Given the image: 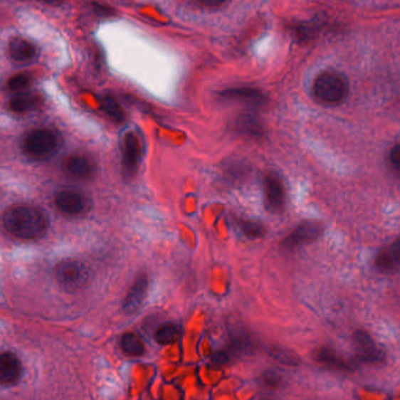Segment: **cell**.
Wrapping results in <instances>:
<instances>
[{
	"label": "cell",
	"instance_id": "obj_1",
	"mask_svg": "<svg viewBox=\"0 0 400 400\" xmlns=\"http://www.w3.org/2000/svg\"><path fill=\"white\" fill-rule=\"evenodd\" d=\"M5 230L18 239L36 240L45 236L48 221L45 214L36 207L14 206L4 214Z\"/></svg>",
	"mask_w": 400,
	"mask_h": 400
},
{
	"label": "cell",
	"instance_id": "obj_2",
	"mask_svg": "<svg viewBox=\"0 0 400 400\" xmlns=\"http://www.w3.org/2000/svg\"><path fill=\"white\" fill-rule=\"evenodd\" d=\"M312 93L315 99L321 103L337 105L348 95V81L340 73L327 70L316 78L312 85Z\"/></svg>",
	"mask_w": 400,
	"mask_h": 400
},
{
	"label": "cell",
	"instance_id": "obj_3",
	"mask_svg": "<svg viewBox=\"0 0 400 400\" xmlns=\"http://www.w3.org/2000/svg\"><path fill=\"white\" fill-rule=\"evenodd\" d=\"M61 147L59 135L50 129H36L26 135L23 148L28 157L46 161L58 154Z\"/></svg>",
	"mask_w": 400,
	"mask_h": 400
},
{
	"label": "cell",
	"instance_id": "obj_4",
	"mask_svg": "<svg viewBox=\"0 0 400 400\" xmlns=\"http://www.w3.org/2000/svg\"><path fill=\"white\" fill-rule=\"evenodd\" d=\"M56 278L67 292H78L88 283L89 270L81 261L65 260L56 266Z\"/></svg>",
	"mask_w": 400,
	"mask_h": 400
},
{
	"label": "cell",
	"instance_id": "obj_5",
	"mask_svg": "<svg viewBox=\"0 0 400 400\" xmlns=\"http://www.w3.org/2000/svg\"><path fill=\"white\" fill-rule=\"evenodd\" d=\"M142 145L137 135L128 132L123 140L122 148V172L127 181H130L137 174L141 163Z\"/></svg>",
	"mask_w": 400,
	"mask_h": 400
},
{
	"label": "cell",
	"instance_id": "obj_6",
	"mask_svg": "<svg viewBox=\"0 0 400 400\" xmlns=\"http://www.w3.org/2000/svg\"><path fill=\"white\" fill-rule=\"evenodd\" d=\"M354 348L356 357L365 364H381L385 359L384 351L378 347L374 338L362 330L354 334Z\"/></svg>",
	"mask_w": 400,
	"mask_h": 400
},
{
	"label": "cell",
	"instance_id": "obj_7",
	"mask_svg": "<svg viewBox=\"0 0 400 400\" xmlns=\"http://www.w3.org/2000/svg\"><path fill=\"white\" fill-rule=\"evenodd\" d=\"M285 187L283 181L275 174H268L265 178V200L267 210L279 214L285 207Z\"/></svg>",
	"mask_w": 400,
	"mask_h": 400
},
{
	"label": "cell",
	"instance_id": "obj_8",
	"mask_svg": "<svg viewBox=\"0 0 400 400\" xmlns=\"http://www.w3.org/2000/svg\"><path fill=\"white\" fill-rule=\"evenodd\" d=\"M56 205L61 212L68 216H78L87 209V200L75 191H61L56 196Z\"/></svg>",
	"mask_w": 400,
	"mask_h": 400
},
{
	"label": "cell",
	"instance_id": "obj_9",
	"mask_svg": "<svg viewBox=\"0 0 400 400\" xmlns=\"http://www.w3.org/2000/svg\"><path fill=\"white\" fill-rule=\"evenodd\" d=\"M149 281L145 274L138 276L135 280L132 287L129 289L128 294L125 296L123 302V310L127 314H134L137 312L142 303L144 301L147 293H148Z\"/></svg>",
	"mask_w": 400,
	"mask_h": 400
},
{
	"label": "cell",
	"instance_id": "obj_10",
	"mask_svg": "<svg viewBox=\"0 0 400 400\" xmlns=\"http://www.w3.org/2000/svg\"><path fill=\"white\" fill-rule=\"evenodd\" d=\"M65 170L70 177L76 179H89L95 174V164L87 156L73 154L65 162Z\"/></svg>",
	"mask_w": 400,
	"mask_h": 400
},
{
	"label": "cell",
	"instance_id": "obj_11",
	"mask_svg": "<svg viewBox=\"0 0 400 400\" xmlns=\"http://www.w3.org/2000/svg\"><path fill=\"white\" fill-rule=\"evenodd\" d=\"M315 359L318 364L327 367L329 370L347 372L354 369L348 359L338 354L337 351L330 348H321L316 351Z\"/></svg>",
	"mask_w": 400,
	"mask_h": 400
},
{
	"label": "cell",
	"instance_id": "obj_12",
	"mask_svg": "<svg viewBox=\"0 0 400 400\" xmlns=\"http://www.w3.org/2000/svg\"><path fill=\"white\" fill-rule=\"evenodd\" d=\"M9 56L18 63H31L38 56V51L33 43L23 38H14L9 43Z\"/></svg>",
	"mask_w": 400,
	"mask_h": 400
},
{
	"label": "cell",
	"instance_id": "obj_13",
	"mask_svg": "<svg viewBox=\"0 0 400 400\" xmlns=\"http://www.w3.org/2000/svg\"><path fill=\"white\" fill-rule=\"evenodd\" d=\"M21 363L17 356L11 352L0 354V383L14 384L21 376Z\"/></svg>",
	"mask_w": 400,
	"mask_h": 400
},
{
	"label": "cell",
	"instance_id": "obj_14",
	"mask_svg": "<svg viewBox=\"0 0 400 400\" xmlns=\"http://www.w3.org/2000/svg\"><path fill=\"white\" fill-rule=\"evenodd\" d=\"M320 234V227L314 223H305L300 225L295 231H293L283 241L285 248H295L302 243H308L316 239Z\"/></svg>",
	"mask_w": 400,
	"mask_h": 400
},
{
	"label": "cell",
	"instance_id": "obj_15",
	"mask_svg": "<svg viewBox=\"0 0 400 400\" xmlns=\"http://www.w3.org/2000/svg\"><path fill=\"white\" fill-rule=\"evenodd\" d=\"M221 98L230 101L245 102L248 105H263L265 96L258 89L240 87V88L227 89L220 94Z\"/></svg>",
	"mask_w": 400,
	"mask_h": 400
},
{
	"label": "cell",
	"instance_id": "obj_16",
	"mask_svg": "<svg viewBox=\"0 0 400 400\" xmlns=\"http://www.w3.org/2000/svg\"><path fill=\"white\" fill-rule=\"evenodd\" d=\"M236 132L239 134L248 138H253V140L263 137V132H265L263 125L260 123L258 117L252 114H243L236 118Z\"/></svg>",
	"mask_w": 400,
	"mask_h": 400
},
{
	"label": "cell",
	"instance_id": "obj_17",
	"mask_svg": "<svg viewBox=\"0 0 400 400\" xmlns=\"http://www.w3.org/2000/svg\"><path fill=\"white\" fill-rule=\"evenodd\" d=\"M122 350L125 351V354L129 356H134L138 357L144 354L145 348L141 338L138 337L137 335L134 332H127L123 335L121 340Z\"/></svg>",
	"mask_w": 400,
	"mask_h": 400
},
{
	"label": "cell",
	"instance_id": "obj_18",
	"mask_svg": "<svg viewBox=\"0 0 400 400\" xmlns=\"http://www.w3.org/2000/svg\"><path fill=\"white\" fill-rule=\"evenodd\" d=\"M102 109L105 110V114L109 118L115 123H122L125 121V115L121 105H118V102L115 99H112V96H105L101 101Z\"/></svg>",
	"mask_w": 400,
	"mask_h": 400
},
{
	"label": "cell",
	"instance_id": "obj_19",
	"mask_svg": "<svg viewBox=\"0 0 400 400\" xmlns=\"http://www.w3.org/2000/svg\"><path fill=\"white\" fill-rule=\"evenodd\" d=\"M179 336V328L172 323H167L162 325L154 334V340L162 345L171 344L177 340Z\"/></svg>",
	"mask_w": 400,
	"mask_h": 400
},
{
	"label": "cell",
	"instance_id": "obj_20",
	"mask_svg": "<svg viewBox=\"0 0 400 400\" xmlns=\"http://www.w3.org/2000/svg\"><path fill=\"white\" fill-rule=\"evenodd\" d=\"M38 105H39V99L36 96L19 95L11 100L10 109L14 112H26L36 108Z\"/></svg>",
	"mask_w": 400,
	"mask_h": 400
},
{
	"label": "cell",
	"instance_id": "obj_21",
	"mask_svg": "<svg viewBox=\"0 0 400 400\" xmlns=\"http://www.w3.org/2000/svg\"><path fill=\"white\" fill-rule=\"evenodd\" d=\"M240 230L243 231L245 236L250 238H259L265 234V226L263 223L258 221H251V220H243L240 221Z\"/></svg>",
	"mask_w": 400,
	"mask_h": 400
},
{
	"label": "cell",
	"instance_id": "obj_22",
	"mask_svg": "<svg viewBox=\"0 0 400 400\" xmlns=\"http://www.w3.org/2000/svg\"><path fill=\"white\" fill-rule=\"evenodd\" d=\"M269 356H272L274 359L281 362L285 365H298L299 363V359L296 358L295 354L287 350H281V349H273L269 351Z\"/></svg>",
	"mask_w": 400,
	"mask_h": 400
},
{
	"label": "cell",
	"instance_id": "obj_23",
	"mask_svg": "<svg viewBox=\"0 0 400 400\" xmlns=\"http://www.w3.org/2000/svg\"><path fill=\"white\" fill-rule=\"evenodd\" d=\"M31 83V78L26 74H18L14 75L9 80L7 87L12 92H20L23 89L27 88Z\"/></svg>",
	"mask_w": 400,
	"mask_h": 400
},
{
	"label": "cell",
	"instance_id": "obj_24",
	"mask_svg": "<svg viewBox=\"0 0 400 400\" xmlns=\"http://www.w3.org/2000/svg\"><path fill=\"white\" fill-rule=\"evenodd\" d=\"M261 381H263L265 386L276 389V387L283 385V377H281L278 372H275V371L269 370L266 371V372H263Z\"/></svg>",
	"mask_w": 400,
	"mask_h": 400
},
{
	"label": "cell",
	"instance_id": "obj_25",
	"mask_svg": "<svg viewBox=\"0 0 400 400\" xmlns=\"http://www.w3.org/2000/svg\"><path fill=\"white\" fill-rule=\"evenodd\" d=\"M394 261H396V259H394L392 251H390V252H383L381 256H378V266L383 269L392 268Z\"/></svg>",
	"mask_w": 400,
	"mask_h": 400
},
{
	"label": "cell",
	"instance_id": "obj_26",
	"mask_svg": "<svg viewBox=\"0 0 400 400\" xmlns=\"http://www.w3.org/2000/svg\"><path fill=\"white\" fill-rule=\"evenodd\" d=\"M390 163L394 170L400 174V144L394 145L391 150Z\"/></svg>",
	"mask_w": 400,
	"mask_h": 400
},
{
	"label": "cell",
	"instance_id": "obj_27",
	"mask_svg": "<svg viewBox=\"0 0 400 400\" xmlns=\"http://www.w3.org/2000/svg\"><path fill=\"white\" fill-rule=\"evenodd\" d=\"M230 361V354L225 352V351H220L214 356V363L217 365H223L227 362Z\"/></svg>",
	"mask_w": 400,
	"mask_h": 400
},
{
	"label": "cell",
	"instance_id": "obj_28",
	"mask_svg": "<svg viewBox=\"0 0 400 400\" xmlns=\"http://www.w3.org/2000/svg\"><path fill=\"white\" fill-rule=\"evenodd\" d=\"M199 1L207 7H218L226 3L227 0H199Z\"/></svg>",
	"mask_w": 400,
	"mask_h": 400
},
{
	"label": "cell",
	"instance_id": "obj_29",
	"mask_svg": "<svg viewBox=\"0 0 400 400\" xmlns=\"http://www.w3.org/2000/svg\"><path fill=\"white\" fill-rule=\"evenodd\" d=\"M392 253H394V259L397 263H400V239L398 240L397 243H394V247H392Z\"/></svg>",
	"mask_w": 400,
	"mask_h": 400
},
{
	"label": "cell",
	"instance_id": "obj_30",
	"mask_svg": "<svg viewBox=\"0 0 400 400\" xmlns=\"http://www.w3.org/2000/svg\"><path fill=\"white\" fill-rule=\"evenodd\" d=\"M47 1H52V3H56V0H47Z\"/></svg>",
	"mask_w": 400,
	"mask_h": 400
}]
</instances>
